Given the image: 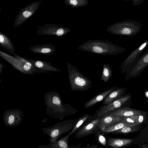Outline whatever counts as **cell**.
<instances>
[{
  "label": "cell",
  "mask_w": 148,
  "mask_h": 148,
  "mask_svg": "<svg viewBox=\"0 0 148 148\" xmlns=\"http://www.w3.org/2000/svg\"><path fill=\"white\" fill-rule=\"evenodd\" d=\"M126 91L124 88L118 87L112 92L104 99L103 103L104 105L108 104L123 96Z\"/></svg>",
  "instance_id": "21"
},
{
  "label": "cell",
  "mask_w": 148,
  "mask_h": 148,
  "mask_svg": "<svg viewBox=\"0 0 148 148\" xmlns=\"http://www.w3.org/2000/svg\"><path fill=\"white\" fill-rule=\"evenodd\" d=\"M108 146L115 148H121L125 147L133 141L131 138H122L106 137Z\"/></svg>",
  "instance_id": "17"
},
{
  "label": "cell",
  "mask_w": 148,
  "mask_h": 148,
  "mask_svg": "<svg viewBox=\"0 0 148 148\" xmlns=\"http://www.w3.org/2000/svg\"><path fill=\"white\" fill-rule=\"evenodd\" d=\"M77 49L86 52L103 55H116L123 53L125 49L114 44L107 39L86 41L77 47Z\"/></svg>",
  "instance_id": "2"
},
{
  "label": "cell",
  "mask_w": 148,
  "mask_h": 148,
  "mask_svg": "<svg viewBox=\"0 0 148 148\" xmlns=\"http://www.w3.org/2000/svg\"><path fill=\"white\" fill-rule=\"evenodd\" d=\"M130 97V95H127L103 106L99 110L97 114L98 118L110 114L114 110L121 107L128 101Z\"/></svg>",
  "instance_id": "11"
},
{
  "label": "cell",
  "mask_w": 148,
  "mask_h": 148,
  "mask_svg": "<svg viewBox=\"0 0 148 148\" xmlns=\"http://www.w3.org/2000/svg\"><path fill=\"white\" fill-rule=\"evenodd\" d=\"M118 88L116 86L112 87L97 95L86 102L84 104V107L86 108H88L104 99L112 92Z\"/></svg>",
  "instance_id": "15"
},
{
  "label": "cell",
  "mask_w": 148,
  "mask_h": 148,
  "mask_svg": "<svg viewBox=\"0 0 148 148\" xmlns=\"http://www.w3.org/2000/svg\"><path fill=\"white\" fill-rule=\"evenodd\" d=\"M70 88L72 91L84 92L92 86V82L82 74L76 67L69 62H66Z\"/></svg>",
  "instance_id": "3"
},
{
  "label": "cell",
  "mask_w": 148,
  "mask_h": 148,
  "mask_svg": "<svg viewBox=\"0 0 148 148\" xmlns=\"http://www.w3.org/2000/svg\"><path fill=\"white\" fill-rule=\"evenodd\" d=\"M41 2L42 1L32 2L21 9L16 17L14 24V27L19 26L34 14L39 8Z\"/></svg>",
  "instance_id": "7"
},
{
  "label": "cell",
  "mask_w": 148,
  "mask_h": 148,
  "mask_svg": "<svg viewBox=\"0 0 148 148\" xmlns=\"http://www.w3.org/2000/svg\"><path fill=\"white\" fill-rule=\"evenodd\" d=\"M122 119L121 117L111 114L106 115L101 117L97 128L102 131L107 126L120 122Z\"/></svg>",
  "instance_id": "14"
},
{
  "label": "cell",
  "mask_w": 148,
  "mask_h": 148,
  "mask_svg": "<svg viewBox=\"0 0 148 148\" xmlns=\"http://www.w3.org/2000/svg\"><path fill=\"white\" fill-rule=\"evenodd\" d=\"M101 117L92 120L82 126L75 132L76 138H81L93 134L97 128Z\"/></svg>",
  "instance_id": "12"
},
{
  "label": "cell",
  "mask_w": 148,
  "mask_h": 148,
  "mask_svg": "<svg viewBox=\"0 0 148 148\" xmlns=\"http://www.w3.org/2000/svg\"><path fill=\"white\" fill-rule=\"evenodd\" d=\"M71 31L68 27L59 26L55 24H46L37 31L36 33L41 35L62 36Z\"/></svg>",
  "instance_id": "10"
},
{
  "label": "cell",
  "mask_w": 148,
  "mask_h": 148,
  "mask_svg": "<svg viewBox=\"0 0 148 148\" xmlns=\"http://www.w3.org/2000/svg\"><path fill=\"white\" fill-rule=\"evenodd\" d=\"M103 66L101 79L105 83L108 81L112 76V70L111 66L108 64L104 63Z\"/></svg>",
  "instance_id": "25"
},
{
  "label": "cell",
  "mask_w": 148,
  "mask_h": 148,
  "mask_svg": "<svg viewBox=\"0 0 148 148\" xmlns=\"http://www.w3.org/2000/svg\"><path fill=\"white\" fill-rule=\"evenodd\" d=\"M122 119L120 122L125 123H138L141 124L145 118V114L121 117Z\"/></svg>",
  "instance_id": "23"
},
{
  "label": "cell",
  "mask_w": 148,
  "mask_h": 148,
  "mask_svg": "<svg viewBox=\"0 0 148 148\" xmlns=\"http://www.w3.org/2000/svg\"><path fill=\"white\" fill-rule=\"evenodd\" d=\"M78 119L63 121L49 127L43 128L44 134L50 138V143L56 141L62 134L71 130L75 126Z\"/></svg>",
  "instance_id": "5"
},
{
  "label": "cell",
  "mask_w": 148,
  "mask_h": 148,
  "mask_svg": "<svg viewBox=\"0 0 148 148\" xmlns=\"http://www.w3.org/2000/svg\"><path fill=\"white\" fill-rule=\"evenodd\" d=\"M23 116L21 110L10 109L5 111L3 115V119L6 126L13 127L18 125L22 122Z\"/></svg>",
  "instance_id": "9"
},
{
  "label": "cell",
  "mask_w": 148,
  "mask_h": 148,
  "mask_svg": "<svg viewBox=\"0 0 148 148\" xmlns=\"http://www.w3.org/2000/svg\"><path fill=\"white\" fill-rule=\"evenodd\" d=\"M137 126H125L119 130L109 133L127 134L139 131V128Z\"/></svg>",
  "instance_id": "26"
},
{
  "label": "cell",
  "mask_w": 148,
  "mask_h": 148,
  "mask_svg": "<svg viewBox=\"0 0 148 148\" xmlns=\"http://www.w3.org/2000/svg\"><path fill=\"white\" fill-rule=\"evenodd\" d=\"M142 27V25L140 22L126 20L109 25L106 30L111 34L130 36L138 34Z\"/></svg>",
  "instance_id": "4"
},
{
  "label": "cell",
  "mask_w": 148,
  "mask_h": 148,
  "mask_svg": "<svg viewBox=\"0 0 148 148\" xmlns=\"http://www.w3.org/2000/svg\"><path fill=\"white\" fill-rule=\"evenodd\" d=\"M82 143L78 144L77 145L75 146H71L70 147V148H79L80 146L82 145Z\"/></svg>",
  "instance_id": "32"
},
{
  "label": "cell",
  "mask_w": 148,
  "mask_h": 148,
  "mask_svg": "<svg viewBox=\"0 0 148 148\" xmlns=\"http://www.w3.org/2000/svg\"><path fill=\"white\" fill-rule=\"evenodd\" d=\"M0 45L1 47L6 50L11 54L14 56L15 53V48L12 41L5 34L0 32Z\"/></svg>",
  "instance_id": "19"
},
{
  "label": "cell",
  "mask_w": 148,
  "mask_h": 148,
  "mask_svg": "<svg viewBox=\"0 0 148 148\" xmlns=\"http://www.w3.org/2000/svg\"><path fill=\"white\" fill-rule=\"evenodd\" d=\"M47 114L55 119H62L66 116L75 114L77 110L69 104L62 103L61 97L56 91L47 92L44 95Z\"/></svg>",
  "instance_id": "1"
},
{
  "label": "cell",
  "mask_w": 148,
  "mask_h": 148,
  "mask_svg": "<svg viewBox=\"0 0 148 148\" xmlns=\"http://www.w3.org/2000/svg\"><path fill=\"white\" fill-rule=\"evenodd\" d=\"M5 67L4 64L1 63H0V74H1L2 72L3 69Z\"/></svg>",
  "instance_id": "31"
},
{
  "label": "cell",
  "mask_w": 148,
  "mask_h": 148,
  "mask_svg": "<svg viewBox=\"0 0 148 148\" xmlns=\"http://www.w3.org/2000/svg\"><path fill=\"white\" fill-rule=\"evenodd\" d=\"M139 125L140 124L138 123H132L119 122L107 126L101 131L104 134L109 133L119 130L125 126L138 125Z\"/></svg>",
  "instance_id": "22"
},
{
  "label": "cell",
  "mask_w": 148,
  "mask_h": 148,
  "mask_svg": "<svg viewBox=\"0 0 148 148\" xmlns=\"http://www.w3.org/2000/svg\"><path fill=\"white\" fill-rule=\"evenodd\" d=\"M27 59L35 66L41 70L49 72L61 71L59 69L52 66L48 62Z\"/></svg>",
  "instance_id": "20"
},
{
  "label": "cell",
  "mask_w": 148,
  "mask_h": 148,
  "mask_svg": "<svg viewBox=\"0 0 148 148\" xmlns=\"http://www.w3.org/2000/svg\"><path fill=\"white\" fill-rule=\"evenodd\" d=\"M92 115L88 114L83 115L80 117L76 123L75 126L71 131L69 132V134L70 136L73 134L82 126L84 125L87 121L89 120L91 118Z\"/></svg>",
  "instance_id": "24"
},
{
  "label": "cell",
  "mask_w": 148,
  "mask_h": 148,
  "mask_svg": "<svg viewBox=\"0 0 148 148\" xmlns=\"http://www.w3.org/2000/svg\"><path fill=\"white\" fill-rule=\"evenodd\" d=\"M146 95H147V97H148V92L146 93Z\"/></svg>",
  "instance_id": "33"
},
{
  "label": "cell",
  "mask_w": 148,
  "mask_h": 148,
  "mask_svg": "<svg viewBox=\"0 0 148 148\" xmlns=\"http://www.w3.org/2000/svg\"><path fill=\"white\" fill-rule=\"evenodd\" d=\"M64 3L73 7H82L88 4V0H65Z\"/></svg>",
  "instance_id": "28"
},
{
  "label": "cell",
  "mask_w": 148,
  "mask_h": 148,
  "mask_svg": "<svg viewBox=\"0 0 148 148\" xmlns=\"http://www.w3.org/2000/svg\"><path fill=\"white\" fill-rule=\"evenodd\" d=\"M144 112L128 107H121L110 114L120 117H125L131 116L141 114H145Z\"/></svg>",
  "instance_id": "16"
},
{
  "label": "cell",
  "mask_w": 148,
  "mask_h": 148,
  "mask_svg": "<svg viewBox=\"0 0 148 148\" xmlns=\"http://www.w3.org/2000/svg\"><path fill=\"white\" fill-rule=\"evenodd\" d=\"M70 136L68 134L64 137L57 140L52 143L42 145L38 146V148H70L69 145V138Z\"/></svg>",
  "instance_id": "18"
},
{
  "label": "cell",
  "mask_w": 148,
  "mask_h": 148,
  "mask_svg": "<svg viewBox=\"0 0 148 148\" xmlns=\"http://www.w3.org/2000/svg\"><path fill=\"white\" fill-rule=\"evenodd\" d=\"M29 49L34 53L48 55H52L56 50V47L51 44L35 45L30 47Z\"/></svg>",
  "instance_id": "13"
},
{
  "label": "cell",
  "mask_w": 148,
  "mask_h": 148,
  "mask_svg": "<svg viewBox=\"0 0 148 148\" xmlns=\"http://www.w3.org/2000/svg\"><path fill=\"white\" fill-rule=\"evenodd\" d=\"M94 134L96 139L100 143L106 147L108 146L107 139L103 135L104 133L97 128L94 131Z\"/></svg>",
  "instance_id": "27"
},
{
  "label": "cell",
  "mask_w": 148,
  "mask_h": 148,
  "mask_svg": "<svg viewBox=\"0 0 148 148\" xmlns=\"http://www.w3.org/2000/svg\"><path fill=\"white\" fill-rule=\"evenodd\" d=\"M98 146L96 144L92 145L90 146L87 145L86 146H84L82 147V148H97Z\"/></svg>",
  "instance_id": "30"
},
{
  "label": "cell",
  "mask_w": 148,
  "mask_h": 148,
  "mask_svg": "<svg viewBox=\"0 0 148 148\" xmlns=\"http://www.w3.org/2000/svg\"><path fill=\"white\" fill-rule=\"evenodd\" d=\"M124 1H132V5H133L136 6L139 5L142 3L145 0H123Z\"/></svg>",
  "instance_id": "29"
},
{
  "label": "cell",
  "mask_w": 148,
  "mask_h": 148,
  "mask_svg": "<svg viewBox=\"0 0 148 148\" xmlns=\"http://www.w3.org/2000/svg\"><path fill=\"white\" fill-rule=\"evenodd\" d=\"M147 66L148 49L140 56L135 65L125 73V80H128L139 76Z\"/></svg>",
  "instance_id": "8"
},
{
  "label": "cell",
  "mask_w": 148,
  "mask_h": 148,
  "mask_svg": "<svg viewBox=\"0 0 148 148\" xmlns=\"http://www.w3.org/2000/svg\"><path fill=\"white\" fill-rule=\"evenodd\" d=\"M148 45V39L131 52L119 68L121 73H126L135 65Z\"/></svg>",
  "instance_id": "6"
}]
</instances>
